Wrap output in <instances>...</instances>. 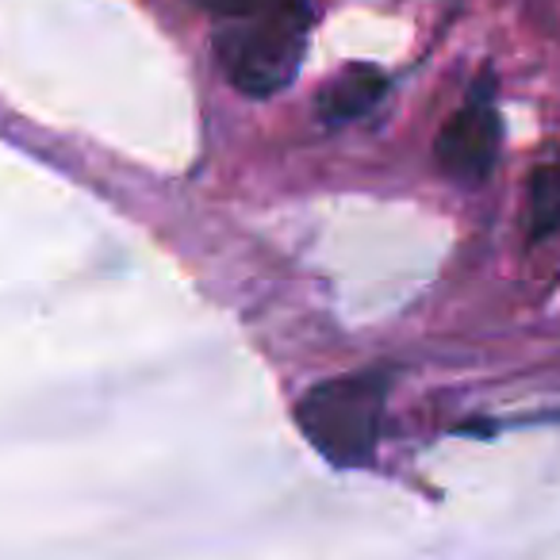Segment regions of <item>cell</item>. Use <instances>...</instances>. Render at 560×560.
I'll return each instance as SVG.
<instances>
[{
	"instance_id": "4",
	"label": "cell",
	"mask_w": 560,
	"mask_h": 560,
	"mask_svg": "<svg viewBox=\"0 0 560 560\" xmlns=\"http://www.w3.org/2000/svg\"><path fill=\"white\" fill-rule=\"evenodd\" d=\"M388 93V78H384L381 66L373 62H358L346 66L342 73L327 81V89L319 93V119L327 127H342L353 119L369 116L376 104Z\"/></svg>"
},
{
	"instance_id": "6",
	"label": "cell",
	"mask_w": 560,
	"mask_h": 560,
	"mask_svg": "<svg viewBox=\"0 0 560 560\" xmlns=\"http://www.w3.org/2000/svg\"><path fill=\"white\" fill-rule=\"evenodd\" d=\"M200 9H208L219 24L226 20H254V16H269V12L292 9V4H304V0H196Z\"/></svg>"
},
{
	"instance_id": "3",
	"label": "cell",
	"mask_w": 560,
	"mask_h": 560,
	"mask_svg": "<svg viewBox=\"0 0 560 560\" xmlns=\"http://www.w3.org/2000/svg\"><path fill=\"white\" fill-rule=\"evenodd\" d=\"M499 142H503V124H499V112L491 108V101H468L438 131L434 158L453 180L480 185L495 170Z\"/></svg>"
},
{
	"instance_id": "2",
	"label": "cell",
	"mask_w": 560,
	"mask_h": 560,
	"mask_svg": "<svg viewBox=\"0 0 560 560\" xmlns=\"http://www.w3.org/2000/svg\"><path fill=\"white\" fill-rule=\"evenodd\" d=\"M307 32H312V4L269 12L254 20H226L219 24L215 50L223 73L238 93L272 96L296 81L307 55Z\"/></svg>"
},
{
	"instance_id": "1",
	"label": "cell",
	"mask_w": 560,
	"mask_h": 560,
	"mask_svg": "<svg viewBox=\"0 0 560 560\" xmlns=\"http://www.w3.org/2000/svg\"><path fill=\"white\" fill-rule=\"evenodd\" d=\"M384 373H346L319 381L296 404V427L335 468L373 465L384 427Z\"/></svg>"
},
{
	"instance_id": "5",
	"label": "cell",
	"mask_w": 560,
	"mask_h": 560,
	"mask_svg": "<svg viewBox=\"0 0 560 560\" xmlns=\"http://www.w3.org/2000/svg\"><path fill=\"white\" fill-rule=\"evenodd\" d=\"M560 226V162H549L529 177V234L545 238Z\"/></svg>"
}]
</instances>
